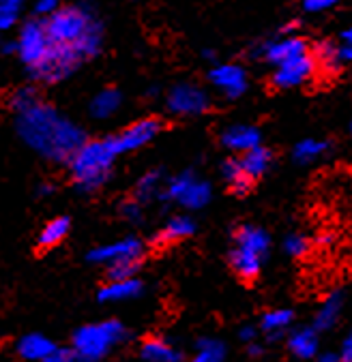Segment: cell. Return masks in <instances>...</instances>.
<instances>
[{
    "mask_svg": "<svg viewBox=\"0 0 352 362\" xmlns=\"http://www.w3.org/2000/svg\"><path fill=\"white\" fill-rule=\"evenodd\" d=\"M161 189V172H147L142 178L137 180L135 185V202L137 204H144V202H151Z\"/></svg>",
    "mask_w": 352,
    "mask_h": 362,
    "instance_id": "obj_25",
    "label": "cell"
},
{
    "mask_svg": "<svg viewBox=\"0 0 352 362\" xmlns=\"http://www.w3.org/2000/svg\"><path fill=\"white\" fill-rule=\"evenodd\" d=\"M316 71H318V66H316L312 54H305V56H299L295 60L279 64L277 71L273 74V84L277 88H295V86L310 82Z\"/></svg>",
    "mask_w": 352,
    "mask_h": 362,
    "instance_id": "obj_11",
    "label": "cell"
},
{
    "mask_svg": "<svg viewBox=\"0 0 352 362\" xmlns=\"http://www.w3.org/2000/svg\"><path fill=\"white\" fill-rule=\"evenodd\" d=\"M286 249H288V253H293V255H303V253L307 251V240L301 238V236H290V238L286 240Z\"/></svg>",
    "mask_w": 352,
    "mask_h": 362,
    "instance_id": "obj_34",
    "label": "cell"
},
{
    "mask_svg": "<svg viewBox=\"0 0 352 362\" xmlns=\"http://www.w3.org/2000/svg\"><path fill=\"white\" fill-rule=\"evenodd\" d=\"M62 0H37V5H35V11L43 18H50L52 13H56L62 5Z\"/></svg>",
    "mask_w": 352,
    "mask_h": 362,
    "instance_id": "obj_32",
    "label": "cell"
},
{
    "mask_svg": "<svg viewBox=\"0 0 352 362\" xmlns=\"http://www.w3.org/2000/svg\"><path fill=\"white\" fill-rule=\"evenodd\" d=\"M82 62L80 54L74 47H67V45H52L47 56L41 60L39 66H35L30 74L47 84L60 82L64 78H69L78 69V64Z\"/></svg>",
    "mask_w": 352,
    "mask_h": 362,
    "instance_id": "obj_7",
    "label": "cell"
},
{
    "mask_svg": "<svg viewBox=\"0 0 352 362\" xmlns=\"http://www.w3.org/2000/svg\"><path fill=\"white\" fill-rule=\"evenodd\" d=\"M293 320V313L290 311H271L264 315L262 320V328L268 330V332H277L281 328H286Z\"/></svg>",
    "mask_w": 352,
    "mask_h": 362,
    "instance_id": "obj_31",
    "label": "cell"
},
{
    "mask_svg": "<svg viewBox=\"0 0 352 362\" xmlns=\"http://www.w3.org/2000/svg\"><path fill=\"white\" fill-rule=\"evenodd\" d=\"M312 58L316 62V66H322L327 71H333L339 64V47H335L331 41H320L314 45Z\"/></svg>",
    "mask_w": 352,
    "mask_h": 362,
    "instance_id": "obj_26",
    "label": "cell"
},
{
    "mask_svg": "<svg viewBox=\"0 0 352 362\" xmlns=\"http://www.w3.org/2000/svg\"><path fill=\"white\" fill-rule=\"evenodd\" d=\"M305 54H310V47H307L305 39H301V37H284V39L264 45V58L277 66L288 60H295L299 56H305Z\"/></svg>",
    "mask_w": 352,
    "mask_h": 362,
    "instance_id": "obj_13",
    "label": "cell"
},
{
    "mask_svg": "<svg viewBox=\"0 0 352 362\" xmlns=\"http://www.w3.org/2000/svg\"><path fill=\"white\" fill-rule=\"evenodd\" d=\"M262 257L260 253H254L249 249L243 247H234L230 253V264L234 268V272L245 279V281H254L260 274V266H262Z\"/></svg>",
    "mask_w": 352,
    "mask_h": 362,
    "instance_id": "obj_15",
    "label": "cell"
},
{
    "mask_svg": "<svg viewBox=\"0 0 352 362\" xmlns=\"http://www.w3.org/2000/svg\"><path fill=\"white\" fill-rule=\"evenodd\" d=\"M41 362H76V356H74V351L69 354V351H62V349H56L54 354H50L45 360H41Z\"/></svg>",
    "mask_w": 352,
    "mask_h": 362,
    "instance_id": "obj_37",
    "label": "cell"
},
{
    "mask_svg": "<svg viewBox=\"0 0 352 362\" xmlns=\"http://www.w3.org/2000/svg\"><path fill=\"white\" fill-rule=\"evenodd\" d=\"M222 174H224L226 182L230 185V189H232L237 195H247V193H249V189H251V182H254V180L245 174V170H243L241 161H237V159L226 161V163H224V168H222Z\"/></svg>",
    "mask_w": 352,
    "mask_h": 362,
    "instance_id": "obj_21",
    "label": "cell"
},
{
    "mask_svg": "<svg viewBox=\"0 0 352 362\" xmlns=\"http://www.w3.org/2000/svg\"><path fill=\"white\" fill-rule=\"evenodd\" d=\"M239 161H241L245 174L254 180V178L262 176L268 170V165L273 161V155H271L268 148H264V146H260V144H258V146H254L251 151L243 153V159H239Z\"/></svg>",
    "mask_w": 352,
    "mask_h": 362,
    "instance_id": "obj_19",
    "label": "cell"
},
{
    "mask_svg": "<svg viewBox=\"0 0 352 362\" xmlns=\"http://www.w3.org/2000/svg\"><path fill=\"white\" fill-rule=\"evenodd\" d=\"M337 0H303V7L312 13H320V11H327L331 9Z\"/></svg>",
    "mask_w": 352,
    "mask_h": 362,
    "instance_id": "obj_33",
    "label": "cell"
},
{
    "mask_svg": "<svg viewBox=\"0 0 352 362\" xmlns=\"http://www.w3.org/2000/svg\"><path fill=\"white\" fill-rule=\"evenodd\" d=\"M208 78H210V84L230 99L241 97L247 88V76L243 66L239 64H217L208 74Z\"/></svg>",
    "mask_w": 352,
    "mask_h": 362,
    "instance_id": "obj_12",
    "label": "cell"
},
{
    "mask_svg": "<svg viewBox=\"0 0 352 362\" xmlns=\"http://www.w3.org/2000/svg\"><path fill=\"white\" fill-rule=\"evenodd\" d=\"M142 294V283L137 279H123V281H110L106 287H101L99 300L103 303H118V300H129Z\"/></svg>",
    "mask_w": 352,
    "mask_h": 362,
    "instance_id": "obj_16",
    "label": "cell"
},
{
    "mask_svg": "<svg viewBox=\"0 0 352 362\" xmlns=\"http://www.w3.org/2000/svg\"><path fill=\"white\" fill-rule=\"evenodd\" d=\"M222 141L230 151L247 153L260 144V133H258V129H254L249 124H234L222 133Z\"/></svg>",
    "mask_w": 352,
    "mask_h": 362,
    "instance_id": "obj_14",
    "label": "cell"
},
{
    "mask_svg": "<svg viewBox=\"0 0 352 362\" xmlns=\"http://www.w3.org/2000/svg\"><path fill=\"white\" fill-rule=\"evenodd\" d=\"M344 39H346V43H352V28H348V30L344 33Z\"/></svg>",
    "mask_w": 352,
    "mask_h": 362,
    "instance_id": "obj_40",
    "label": "cell"
},
{
    "mask_svg": "<svg viewBox=\"0 0 352 362\" xmlns=\"http://www.w3.org/2000/svg\"><path fill=\"white\" fill-rule=\"evenodd\" d=\"M123 214L127 216L129 221H140V216H142V210H140V204L137 202H129L123 206Z\"/></svg>",
    "mask_w": 352,
    "mask_h": 362,
    "instance_id": "obj_36",
    "label": "cell"
},
{
    "mask_svg": "<svg viewBox=\"0 0 352 362\" xmlns=\"http://www.w3.org/2000/svg\"><path fill=\"white\" fill-rule=\"evenodd\" d=\"M116 159V151L112 139H93L84 141L82 146L69 159L72 176L82 191H97L103 187L112 174V163Z\"/></svg>",
    "mask_w": 352,
    "mask_h": 362,
    "instance_id": "obj_3",
    "label": "cell"
},
{
    "mask_svg": "<svg viewBox=\"0 0 352 362\" xmlns=\"http://www.w3.org/2000/svg\"><path fill=\"white\" fill-rule=\"evenodd\" d=\"M237 247H243V249H249L254 253L264 255L266 247H268V238L262 230H258L254 226H243L237 232Z\"/></svg>",
    "mask_w": 352,
    "mask_h": 362,
    "instance_id": "obj_23",
    "label": "cell"
},
{
    "mask_svg": "<svg viewBox=\"0 0 352 362\" xmlns=\"http://www.w3.org/2000/svg\"><path fill=\"white\" fill-rule=\"evenodd\" d=\"M290 349L301 356V358H310L316 351V339L312 332H299L290 339Z\"/></svg>",
    "mask_w": 352,
    "mask_h": 362,
    "instance_id": "obj_30",
    "label": "cell"
},
{
    "mask_svg": "<svg viewBox=\"0 0 352 362\" xmlns=\"http://www.w3.org/2000/svg\"><path fill=\"white\" fill-rule=\"evenodd\" d=\"M37 101H39V95H37V90L30 88V86L20 88V90H16V93L11 95V107H13L16 114H20V112H24V110L33 107Z\"/></svg>",
    "mask_w": 352,
    "mask_h": 362,
    "instance_id": "obj_29",
    "label": "cell"
},
{
    "mask_svg": "<svg viewBox=\"0 0 352 362\" xmlns=\"http://www.w3.org/2000/svg\"><path fill=\"white\" fill-rule=\"evenodd\" d=\"M54 351H56L54 343H52L47 337H43V334H26V337L18 343V354H20L22 358H26V360H37V362H41V360H45L50 354H54Z\"/></svg>",
    "mask_w": 352,
    "mask_h": 362,
    "instance_id": "obj_17",
    "label": "cell"
},
{
    "mask_svg": "<svg viewBox=\"0 0 352 362\" xmlns=\"http://www.w3.org/2000/svg\"><path fill=\"white\" fill-rule=\"evenodd\" d=\"M164 199L176 202V204H181L183 208H189V210H198V208H204L208 204L210 185L195 178L193 174L185 172V174H178V176H174V178H170L166 182Z\"/></svg>",
    "mask_w": 352,
    "mask_h": 362,
    "instance_id": "obj_6",
    "label": "cell"
},
{
    "mask_svg": "<svg viewBox=\"0 0 352 362\" xmlns=\"http://www.w3.org/2000/svg\"><path fill=\"white\" fill-rule=\"evenodd\" d=\"M22 9V0H0V30H9L16 26Z\"/></svg>",
    "mask_w": 352,
    "mask_h": 362,
    "instance_id": "obj_28",
    "label": "cell"
},
{
    "mask_svg": "<svg viewBox=\"0 0 352 362\" xmlns=\"http://www.w3.org/2000/svg\"><path fill=\"white\" fill-rule=\"evenodd\" d=\"M324 148V144H316V141H303L301 146L297 148V157H310L316 155Z\"/></svg>",
    "mask_w": 352,
    "mask_h": 362,
    "instance_id": "obj_35",
    "label": "cell"
},
{
    "mask_svg": "<svg viewBox=\"0 0 352 362\" xmlns=\"http://www.w3.org/2000/svg\"><path fill=\"white\" fill-rule=\"evenodd\" d=\"M159 129H161L159 120L142 118V120L129 124L116 137H110V139H112V146H114L116 155H123V153H131V151H137V148L147 146L151 139H155Z\"/></svg>",
    "mask_w": 352,
    "mask_h": 362,
    "instance_id": "obj_9",
    "label": "cell"
},
{
    "mask_svg": "<svg viewBox=\"0 0 352 362\" xmlns=\"http://www.w3.org/2000/svg\"><path fill=\"white\" fill-rule=\"evenodd\" d=\"M339 62H352V43L339 47Z\"/></svg>",
    "mask_w": 352,
    "mask_h": 362,
    "instance_id": "obj_38",
    "label": "cell"
},
{
    "mask_svg": "<svg viewBox=\"0 0 352 362\" xmlns=\"http://www.w3.org/2000/svg\"><path fill=\"white\" fill-rule=\"evenodd\" d=\"M195 232V223L193 219L185 214H178V216H172V219L164 226L161 234H159V240L164 243H172V240H183L187 236H191Z\"/></svg>",
    "mask_w": 352,
    "mask_h": 362,
    "instance_id": "obj_22",
    "label": "cell"
},
{
    "mask_svg": "<svg viewBox=\"0 0 352 362\" xmlns=\"http://www.w3.org/2000/svg\"><path fill=\"white\" fill-rule=\"evenodd\" d=\"M50 47H52V43L47 39L43 22H28V24H24V28L20 33V39L16 43V49H18L22 62L28 64L30 71L41 64V60L47 56Z\"/></svg>",
    "mask_w": 352,
    "mask_h": 362,
    "instance_id": "obj_8",
    "label": "cell"
},
{
    "mask_svg": "<svg viewBox=\"0 0 352 362\" xmlns=\"http://www.w3.org/2000/svg\"><path fill=\"white\" fill-rule=\"evenodd\" d=\"M69 228H72V223H69L67 216H58V219H52V221L45 223V228L41 230V234H39V245H41V247H54V245H58V243L69 234Z\"/></svg>",
    "mask_w": 352,
    "mask_h": 362,
    "instance_id": "obj_24",
    "label": "cell"
},
{
    "mask_svg": "<svg viewBox=\"0 0 352 362\" xmlns=\"http://www.w3.org/2000/svg\"><path fill=\"white\" fill-rule=\"evenodd\" d=\"M123 103V97L116 88H103L101 93H97L91 101V114L95 118H110L112 114L118 112Z\"/></svg>",
    "mask_w": 352,
    "mask_h": 362,
    "instance_id": "obj_20",
    "label": "cell"
},
{
    "mask_svg": "<svg viewBox=\"0 0 352 362\" xmlns=\"http://www.w3.org/2000/svg\"><path fill=\"white\" fill-rule=\"evenodd\" d=\"M142 255H144L142 243L137 238H123L93 249L89 253V259L95 264H106L110 281H123V279H133L135 270L140 268V262H142Z\"/></svg>",
    "mask_w": 352,
    "mask_h": 362,
    "instance_id": "obj_4",
    "label": "cell"
},
{
    "mask_svg": "<svg viewBox=\"0 0 352 362\" xmlns=\"http://www.w3.org/2000/svg\"><path fill=\"white\" fill-rule=\"evenodd\" d=\"M168 110L178 116H198L208 110V95L195 84H176L168 93Z\"/></svg>",
    "mask_w": 352,
    "mask_h": 362,
    "instance_id": "obj_10",
    "label": "cell"
},
{
    "mask_svg": "<svg viewBox=\"0 0 352 362\" xmlns=\"http://www.w3.org/2000/svg\"><path fill=\"white\" fill-rule=\"evenodd\" d=\"M344 362H352V337L344 345Z\"/></svg>",
    "mask_w": 352,
    "mask_h": 362,
    "instance_id": "obj_39",
    "label": "cell"
},
{
    "mask_svg": "<svg viewBox=\"0 0 352 362\" xmlns=\"http://www.w3.org/2000/svg\"><path fill=\"white\" fill-rule=\"evenodd\" d=\"M16 127L20 137L35 153L58 163H69L74 153L84 144L82 129L41 99L18 114Z\"/></svg>",
    "mask_w": 352,
    "mask_h": 362,
    "instance_id": "obj_1",
    "label": "cell"
},
{
    "mask_svg": "<svg viewBox=\"0 0 352 362\" xmlns=\"http://www.w3.org/2000/svg\"><path fill=\"white\" fill-rule=\"evenodd\" d=\"M226 358V347L215 341V339H202L198 343L193 362H224Z\"/></svg>",
    "mask_w": 352,
    "mask_h": 362,
    "instance_id": "obj_27",
    "label": "cell"
},
{
    "mask_svg": "<svg viewBox=\"0 0 352 362\" xmlns=\"http://www.w3.org/2000/svg\"><path fill=\"white\" fill-rule=\"evenodd\" d=\"M140 354H142L147 362H178L181 360V351L172 347L170 343H166L164 339H147L142 343Z\"/></svg>",
    "mask_w": 352,
    "mask_h": 362,
    "instance_id": "obj_18",
    "label": "cell"
},
{
    "mask_svg": "<svg viewBox=\"0 0 352 362\" xmlns=\"http://www.w3.org/2000/svg\"><path fill=\"white\" fill-rule=\"evenodd\" d=\"M123 337L125 328L116 320L89 324L74 334V356L80 362H99Z\"/></svg>",
    "mask_w": 352,
    "mask_h": 362,
    "instance_id": "obj_5",
    "label": "cell"
},
{
    "mask_svg": "<svg viewBox=\"0 0 352 362\" xmlns=\"http://www.w3.org/2000/svg\"><path fill=\"white\" fill-rule=\"evenodd\" d=\"M43 26L52 45L74 47L82 60L93 58L101 49V24L82 7H60L43 22Z\"/></svg>",
    "mask_w": 352,
    "mask_h": 362,
    "instance_id": "obj_2",
    "label": "cell"
}]
</instances>
